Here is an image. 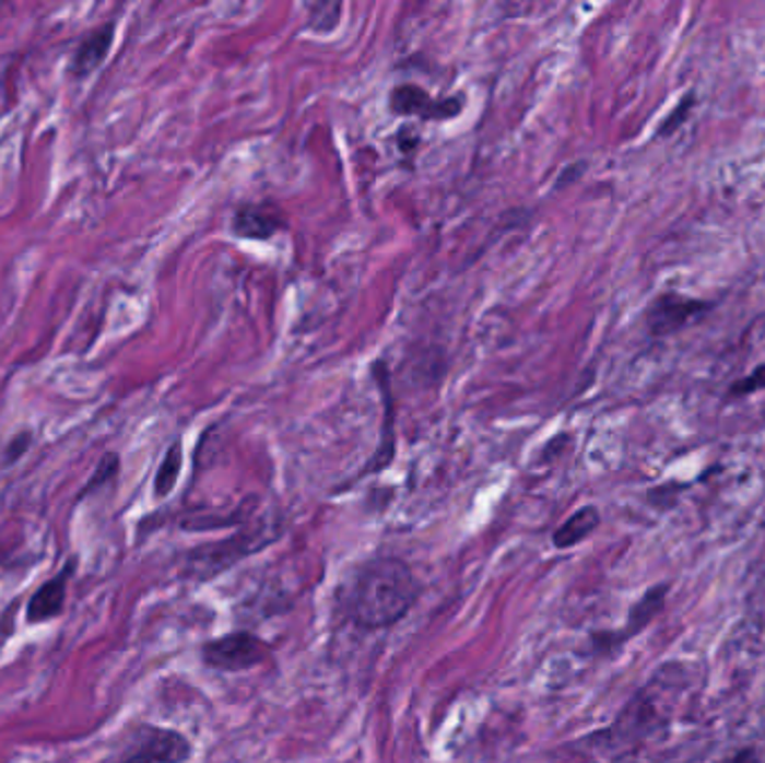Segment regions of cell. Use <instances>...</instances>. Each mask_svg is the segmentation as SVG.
Returning a JSON list of instances; mask_svg holds the SVG:
<instances>
[{
  "instance_id": "cell-19",
  "label": "cell",
  "mask_w": 765,
  "mask_h": 763,
  "mask_svg": "<svg viewBox=\"0 0 765 763\" xmlns=\"http://www.w3.org/2000/svg\"><path fill=\"white\" fill-rule=\"evenodd\" d=\"M719 763H758V754H756L754 748H743L737 754H732V756H728V759H723Z\"/></svg>"
},
{
  "instance_id": "cell-9",
  "label": "cell",
  "mask_w": 765,
  "mask_h": 763,
  "mask_svg": "<svg viewBox=\"0 0 765 763\" xmlns=\"http://www.w3.org/2000/svg\"><path fill=\"white\" fill-rule=\"evenodd\" d=\"M284 226V215L267 204H245L231 220L233 235L243 237V240H269Z\"/></svg>"
},
{
  "instance_id": "cell-3",
  "label": "cell",
  "mask_w": 765,
  "mask_h": 763,
  "mask_svg": "<svg viewBox=\"0 0 765 763\" xmlns=\"http://www.w3.org/2000/svg\"><path fill=\"white\" fill-rule=\"evenodd\" d=\"M269 656L267 645L249 632H235L202 647V658L213 670L245 672Z\"/></svg>"
},
{
  "instance_id": "cell-7",
  "label": "cell",
  "mask_w": 765,
  "mask_h": 763,
  "mask_svg": "<svg viewBox=\"0 0 765 763\" xmlns=\"http://www.w3.org/2000/svg\"><path fill=\"white\" fill-rule=\"evenodd\" d=\"M667 594H669V583H660V585L649 587L638 598V602L629 609L627 627L623 632H617V634H598L596 636V645L609 647V645H620L623 641L634 638L638 632H643L651 623V620L662 611Z\"/></svg>"
},
{
  "instance_id": "cell-1",
  "label": "cell",
  "mask_w": 765,
  "mask_h": 763,
  "mask_svg": "<svg viewBox=\"0 0 765 763\" xmlns=\"http://www.w3.org/2000/svg\"><path fill=\"white\" fill-rule=\"evenodd\" d=\"M419 596L412 568L397 557H378L365 564L352 591V611L367 630L390 627L410 611Z\"/></svg>"
},
{
  "instance_id": "cell-6",
  "label": "cell",
  "mask_w": 765,
  "mask_h": 763,
  "mask_svg": "<svg viewBox=\"0 0 765 763\" xmlns=\"http://www.w3.org/2000/svg\"><path fill=\"white\" fill-rule=\"evenodd\" d=\"M390 110L399 117L444 121L461 113V99H433L423 87L414 83H401L390 92Z\"/></svg>"
},
{
  "instance_id": "cell-18",
  "label": "cell",
  "mask_w": 765,
  "mask_h": 763,
  "mask_svg": "<svg viewBox=\"0 0 765 763\" xmlns=\"http://www.w3.org/2000/svg\"><path fill=\"white\" fill-rule=\"evenodd\" d=\"M30 446V435H21L19 439H14L10 446H8V461H14V459H21L25 455Z\"/></svg>"
},
{
  "instance_id": "cell-13",
  "label": "cell",
  "mask_w": 765,
  "mask_h": 763,
  "mask_svg": "<svg viewBox=\"0 0 765 763\" xmlns=\"http://www.w3.org/2000/svg\"><path fill=\"white\" fill-rule=\"evenodd\" d=\"M181 461H184V453H181V444L175 442L168 453L164 455L162 463H160V470L155 474V497H168L179 480V472H181Z\"/></svg>"
},
{
  "instance_id": "cell-5",
  "label": "cell",
  "mask_w": 765,
  "mask_h": 763,
  "mask_svg": "<svg viewBox=\"0 0 765 763\" xmlns=\"http://www.w3.org/2000/svg\"><path fill=\"white\" fill-rule=\"evenodd\" d=\"M264 531V529H262ZM260 531V533H262ZM260 533H240L233 536L217 544H207L204 549H198L188 555V574L196 578H211L217 576L220 571L228 568L235 560H240L267 544L271 538H260Z\"/></svg>"
},
{
  "instance_id": "cell-4",
  "label": "cell",
  "mask_w": 765,
  "mask_h": 763,
  "mask_svg": "<svg viewBox=\"0 0 765 763\" xmlns=\"http://www.w3.org/2000/svg\"><path fill=\"white\" fill-rule=\"evenodd\" d=\"M190 756V743L175 730L141 728L132 746L108 763H184Z\"/></svg>"
},
{
  "instance_id": "cell-10",
  "label": "cell",
  "mask_w": 765,
  "mask_h": 763,
  "mask_svg": "<svg viewBox=\"0 0 765 763\" xmlns=\"http://www.w3.org/2000/svg\"><path fill=\"white\" fill-rule=\"evenodd\" d=\"M372 374L380 388V399H382V403H386V425H382V437H380L378 453L369 459L363 474L388 468V463L395 457V403H392V388H390V369H388L386 361H376L372 365Z\"/></svg>"
},
{
  "instance_id": "cell-12",
  "label": "cell",
  "mask_w": 765,
  "mask_h": 763,
  "mask_svg": "<svg viewBox=\"0 0 765 763\" xmlns=\"http://www.w3.org/2000/svg\"><path fill=\"white\" fill-rule=\"evenodd\" d=\"M600 527V510L596 506H582L573 513L553 533L555 549H570L587 540Z\"/></svg>"
},
{
  "instance_id": "cell-14",
  "label": "cell",
  "mask_w": 765,
  "mask_h": 763,
  "mask_svg": "<svg viewBox=\"0 0 765 763\" xmlns=\"http://www.w3.org/2000/svg\"><path fill=\"white\" fill-rule=\"evenodd\" d=\"M694 108H696V94L694 92L683 94V99L676 104V108L660 121L658 137L664 139V137H672L674 132H679L685 126V121L692 117Z\"/></svg>"
},
{
  "instance_id": "cell-8",
  "label": "cell",
  "mask_w": 765,
  "mask_h": 763,
  "mask_svg": "<svg viewBox=\"0 0 765 763\" xmlns=\"http://www.w3.org/2000/svg\"><path fill=\"white\" fill-rule=\"evenodd\" d=\"M113 43H115V23H104L99 27L90 30L74 50V57L70 61V77L87 79L92 72H97V68L108 59Z\"/></svg>"
},
{
  "instance_id": "cell-11",
  "label": "cell",
  "mask_w": 765,
  "mask_h": 763,
  "mask_svg": "<svg viewBox=\"0 0 765 763\" xmlns=\"http://www.w3.org/2000/svg\"><path fill=\"white\" fill-rule=\"evenodd\" d=\"M72 568L74 566L68 562V566L61 571L59 576H55L52 580H47L45 585H40L36 589V594L27 602V611H25L27 623H34V625L45 623V620H52L63 611Z\"/></svg>"
},
{
  "instance_id": "cell-16",
  "label": "cell",
  "mask_w": 765,
  "mask_h": 763,
  "mask_svg": "<svg viewBox=\"0 0 765 763\" xmlns=\"http://www.w3.org/2000/svg\"><path fill=\"white\" fill-rule=\"evenodd\" d=\"M765 390V363L756 365L748 376L734 380V384L728 388V399L737 401V399H745L750 395H756Z\"/></svg>"
},
{
  "instance_id": "cell-2",
  "label": "cell",
  "mask_w": 765,
  "mask_h": 763,
  "mask_svg": "<svg viewBox=\"0 0 765 763\" xmlns=\"http://www.w3.org/2000/svg\"><path fill=\"white\" fill-rule=\"evenodd\" d=\"M711 309V301L692 298L679 292H662L649 303L645 312V322L651 337L662 339L685 329L692 320L707 316Z\"/></svg>"
},
{
  "instance_id": "cell-17",
  "label": "cell",
  "mask_w": 765,
  "mask_h": 763,
  "mask_svg": "<svg viewBox=\"0 0 765 763\" xmlns=\"http://www.w3.org/2000/svg\"><path fill=\"white\" fill-rule=\"evenodd\" d=\"M117 470H119V457H117V455H106V457L102 459L97 472H94V477L90 480V484H87L85 491H92V489L102 486L104 482L113 480V477L117 474Z\"/></svg>"
},
{
  "instance_id": "cell-15",
  "label": "cell",
  "mask_w": 765,
  "mask_h": 763,
  "mask_svg": "<svg viewBox=\"0 0 765 763\" xmlns=\"http://www.w3.org/2000/svg\"><path fill=\"white\" fill-rule=\"evenodd\" d=\"M341 3H316L309 5V27L314 32H333L341 23Z\"/></svg>"
}]
</instances>
